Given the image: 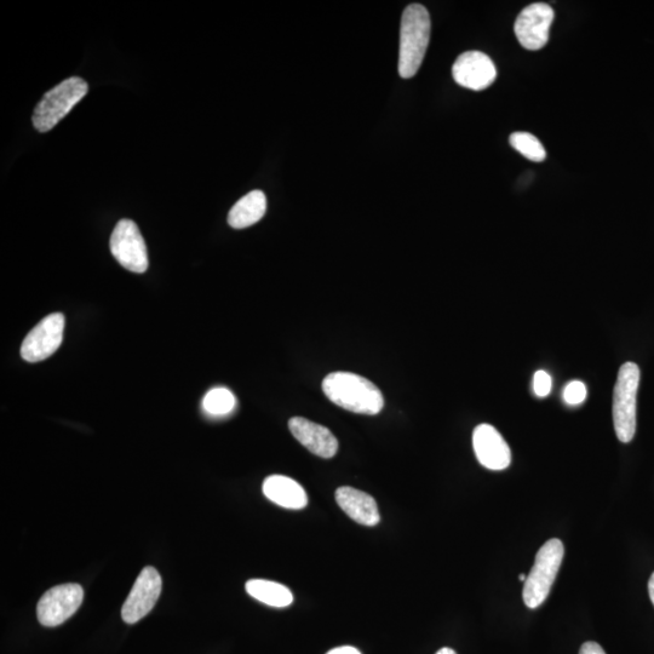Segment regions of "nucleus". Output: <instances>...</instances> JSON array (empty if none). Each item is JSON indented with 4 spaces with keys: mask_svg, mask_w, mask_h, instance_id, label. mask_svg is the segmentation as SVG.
<instances>
[{
    "mask_svg": "<svg viewBox=\"0 0 654 654\" xmlns=\"http://www.w3.org/2000/svg\"><path fill=\"white\" fill-rule=\"evenodd\" d=\"M564 554V544L556 538L549 539L538 550L535 565H533L530 575L527 576L524 593H522L525 605L531 610H535L547 600L556 576H558Z\"/></svg>",
    "mask_w": 654,
    "mask_h": 654,
    "instance_id": "4",
    "label": "nucleus"
},
{
    "mask_svg": "<svg viewBox=\"0 0 654 654\" xmlns=\"http://www.w3.org/2000/svg\"><path fill=\"white\" fill-rule=\"evenodd\" d=\"M323 390L332 403L359 415H377L384 406L383 395L376 384L351 372L326 376Z\"/></svg>",
    "mask_w": 654,
    "mask_h": 654,
    "instance_id": "1",
    "label": "nucleus"
},
{
    "mask_svg": "<svg viewBox=\"0 0 654 654\" xmlns=\"http://www.w3.org/2000/svg\"><path fill=\"white\" fill-rule=\"evenodd\" d=\"M587 398V387L581 381H572L564 389V400L566 404L577 406L584 403Z\"/></svg>",
    "mask_w": 654,
    "mask_h": 654,
    "instance_id": "20",
    "label": "nucleus"
},
{
    "mask_svg": "<svg viewBox=\"0 0 654 654\" xmlns=\"http://www.w3.org/2000/svg\"><path fill=\"white\" fill-rule=\"evenodd\" d=\"M289 428L298 443H301L313 455L321 458H332L336 455L338 441L326 427L303 417H294L289 422Z\"/></svg>",
    "mask_w": 654,
    "mask_h": 654,
    "instance_id": "13",
    "label": "nucleus"
},
{
    "mask_svg": "<svg viewBox=\"0 0 654 654\" xmlns=\"http://www.w3.org/2000/svg\"><path fill=\"white\" fill-rule=\"evenodd\" d=\"M648 593H650V598L654 606V572L652 573L650 581H648Z\"/></svg>",
    "mask_w": 654,
    "mask_h": 654,
    "instance_id": "24",
    "label": "nucleus"
},
{
    "mask_svg": "<svg viewBox=\"0 0 654 654\" xmlns=\"http://www.w3.org/2000/svg\"><path fill=\"white\" fill-rule=\"evenodd\" d=\"M83 599L84 590L79 584L68 583L51 588L38 602L39 623L47 628L59 627L78 611Z\"/></svg>",
    "mask_w": 654,
    "mask_h": 654,
    "instance_id": "6",
    "label": "nucleus"
},
{
    "mask_svg": "<svg viewBox=\"0 0 654 654\" xmlns=\"http://www.w3.org/2000/svg\"><path fill=\"white\" fill-rule=\"evenodd\" d=\"M162 577L154 567L148 566L137 577L133 589L124 602L122 617L125 623L135 624L145 618L156 606L162 594Z\"/></svg>",
    "mask_w": 654,
    "mask_h": 654,
    "instance_id": "10",
    "label": "nucleus"
},
{
    "mask_svg": "<svg viewBox=\"0 0 654 654\" xmlns=\"http://www.w3.org/2000/svg\"><path fill=\"white\" fill-rule=\"evenodd\" d=\"M89 86L84 79L73 77L45 94L33 113V125L39 133H48L70 113L88 94Z\"/></svg>",
    "mask_w": 654,
    "mask_h": 654,
    "instance_id": "3",
    "label": "nucleus"
},
{
    "mask_svg": "<svg viewBox=\"0 0 654 654\" xmlns=\"http://www.w3.org/2000/svg\"><path fill=\"white\" fill-rule=\"evenodd\" d=\"M435 654H457V653L455 651H453L452 648L444 647V648H441V650H439Z\"/></svg>",
    "mask_w": 654,
    "mask_h": 654,
    "instance_id": "25",
    "label": "nucleus"
},
{
    "mask_svg": "<svg viewBox=\"0 0 654 654\" xmlns=\"http://www.w3.org/2000/svg\"><path fill=\"white\" fill-rule=\"evenodd\" d=\"M553 380L547 371L539 370L533 377V392L538 398L548 397L552 392Z\"/></svg>",
    "mask_w": 654,
    "mask_h": 654,
    "instance_id": "21",
    "label": "nucleus"
},
{
    "mask_svg": "<svg viewBox=\"0 0 654 654\" xmlns=\"http://www.w3.org/2000/svg\"><path fill=\"white\" fill-rule=\"evenodd\" d=\"M338 506L349 518L364 526H376L381 520L377 503L369 493L343 486L336 491Z\"/></svg>",
    "mask_w": 654,
    "mask_h": 654,
    "instance_id": "14",
    "label": "nucleus"
},
{
    "mask_svg": "<svg viewBox=\"0 0 654 654\" xmlns=\"http://www.w3.org/2000/svg\"><path fill=\"white\" fill-rule=\"evenodd\" d=\"M640 386V369L635 363H625L619 369L613 393V423L617 438L628 444L636 433V397Z\"/></svg>",
    "mask_w": 654,
    "mask_h": 654,
    "instance_id": "5",
    "label": "nucleus"
},
{
    "mask_svg": "<svg viewBox=\"0 0 654 654\" xmlns=\"http://www.w3.org/2000/svg\"><path fill=\"white\" fill-rule=\"evenodd\" d=\"M267 198L261 191H252L239 200L229 212L228 223L234 229L254 226L266 215Z\"/></svg>",
    "mask_w": 654,
    "mask_h": 654,
    "instance_id": "16",
    "label": "nucleus"
},
{
    "mask_svg": "<svg viewBox=\"0 0 654 654\" xmlns=\"http://www.w3.org/2000/svg\"><path fill=\"white\" fill-rule=\"evenodd\" d=\"M111 252L119 265L130 272L141 274L148 269L147 246L134 221L117 223L111 237Z\"/></svg>",
    "mask_w": 654,
    "mask_h": 654,
    "instance_id": "7",
    "label": "nucleus"
},
{
    "mask_svg": "<svg viewBox=\"0 0 654 654\" xmlns=\"http://www.w3.org/2000/svg\"><path fill=\"white\" fill-rule=\"evenodd\" d=\"M579 654H606L604 648H602L598 642L588 641L582 645Z\"/></svg>",
    "mask_w": 654,
    "mask_h": 654,
    "instance_id": "22",
    "label": "nucleus"
},
{
    "mask_svg": "<svg viewBox=\"0 0 654 654\" xmlns=\"http://www.w3.org/2000/svg\"><path fill=\"white\" fill-rule=\"evenodd\" d=\"M65 315L54 313L44 318L25 338L21 346V357L28 363H38L48 359L63 341Z\"/></svg>",
    "mask_w": 654,
    "mask_h": 654,
    "instance_id": "8",
    "label": "nucleus"
},
{
    "mask_svg": "<svg viewBox=\"0 0 654 654\" xmlns=\"http://www.w3.org/2000/svg\"><path fill=\"white\" fill-rule=\"evenodd\" d=\"M473 447L479 463L487 469L504 470L512 463L507 441L491 424H480L474 429Z\"/></svg>",
    "mask_w": 654,
    "mask_h": 654,
    "instance_id": "12",
    "label": "nucleus"
},
{
    "mask_svg": "<svg viewBox=\"0 0 654 654\" xmlns=\"http://www.w3.org/2000/svg\"><path fill=\"white\" fill-rule=\"evenodd\" d=\"M246 592L262 604L284 608L294 602V595L289 588L280 583L266 581V579H251L245 585Z\"/></svg>",
    "mask_w": 654,
    "mask_h": 654,
    "instance_id": "17",
    "label": "nucleus"
},
{
    "mask_svg": "<svg viewBox=\"0 0 654 654\" xmlns=\"http://www.w3.org/2000/svg\"><path fill=\"white\" fill-rule=\"evenodd\" d=\"M527 576L526 575H519V581L520 582H526Z\"/></svg>",
    "mask_w": 654,
    "mask_h": 654,
    "instance_id": "26",
    "label": "nucleus"
},
{
    "mask_svg": "<svg viewBox=\"0 0 654 654\" xmlns=\"http://www.w3.org/2000/svg\"><path fill=\"white\" fill-rule=\"evenodd\" d=\"M432 22L428 10L421 4H411L401 17L399 74L409 79L416 76L422 65L430 39Z\"/></svg>",
    "mask_w": 654,
    "mask_h": 654,
    "instance_id": "2",
    "label": "nucleus"
},
{
    "mask_svg": "<svg viewBox=\"0 0 654 654\" xmlns=\"http://www.w3.org/2000/svg\"><path fill=\"white\" fill-rule=\"evenodd\" d=\"M554 16L553 8L545 3L531 4L522 10L514 26L521 47L532 51L544 48Z\"/></svg>",
    "mask_w": 654,
    "mask_h": 654,
    "instance_id": "9",
    "label": "nucleus"
},
{
    "mask_svg": "<svg viewBox=\"0 0 654 654\" xmlns=\"http://www.w3.org/2000/svg\"><path fill=\"white\" fill-rule=\"evenodd\" d=\"M452 76L458 85L474 91L489 88L495 82L497 70L495 63L480 51H467L452 67Z\"/></svg>",
    "mask_w": 654,
    "mask_h": 654,
    "instance_id": "11",
    "label": "nucleus"
},
{
    "mask_svg": "<svg viewBox=\"0 0 654 654\" xmlns=\"http://www.w3.org/2000/svg\"><path fill=\"white\" fill-rule=\"evenodd\" d=\"M263 493L278 506L301 510L307 507L308 496L306 490L294 479L284 475H271L265 480L262 487Z\"/></svg>",
    "mask_w": 654,
    "mask_h": 654,
    "instance_id": "15",
    "label": "nucleus"
},
{
    "mask_svg": "<svg viewBox=\"0 0 654 654\" xmlns=\"http://www.w3.org/2000/svg\"><path fill=\"white\" fill-rule=\"evenodd\" d=\"M326 654H361V652L352 646H341L332 648V650Z\"/></svg>",
    "mask_w": 654,
    "mask_h": 654,
    "instance_id": "23",
    "label": "nucleus"
},
{
    "mask_svg": "<svg viewBox=\"0 0 654 654\" xmlns=\"http://www.w3.org/2000/svg\"><path fill=\"white\" fill-rule=\"evenodd\" d=\"M237 400L231 390L227 388H214L205 395L203 407L206 413L214 417L227 416L234 410Z\"/></svg>",
    "mask_w": 654,
    "mask_h": 654,
    "instance_id": "18",
    "label": "nucleus"
},
{
    "mask_svg": "<svg viewBox=\"0 0 654 654\" xmlns=\"http://www.w3.org/2000/svg\"><path fill=\"white\" fill-rule=\"evenodd\" d=\"M510 145L526 159L531 162H543L547 158V152L536 136L529 133H514L510 135Z\"/></svg>",
    "mask_w": 654,
    "mask_h": 654,
    "instance_id": "19",
    "label": "nucleus"
}]
</instances>
